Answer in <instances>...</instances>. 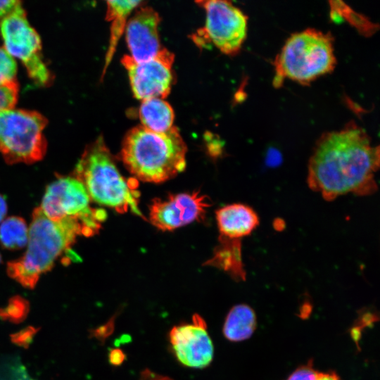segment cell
I'll use <instances>...</instances> for the list:
<instances>
[{
    "mask_svg": "<svg viewBox=\"0 0 380 380\" xmlns=\"http://www.w3.org/2000/svg\"><path fill=\"white\" fill-rule=\"evenodd\" d=\"M379 162V147L364 129L348 124L318 139L308 163V184L329 201L348 194L370 195L377 189Z\"/></svg>",
    "mask_w": 380,
    "mask_h": 380,
    "instance_id": "6da1fadb",
    "label": "cell"
},
{
    "mask_svg": "<svg viewBox=\"0 0 380 380\" xmlns=\"http://www.w3.org/2000/svg\"><path fill=\"white\" fill-rule=\"evenodd\" d=\"M94 232L82 220L53 221L40 207L32 214L27 250L20 258L7 263L8 275L23 287L32 289L40 276L50 271L58 258L70 251L78 236H92Z\"/></svg>",
    "mask_w": 380,
    "mask_h": 380,
    "instance_id": "7a4b0ae2",
    "label": "cell"
},
{
    "mask_svg": "<svg viewBox=\"0 0 380 380\" xmlns=\"http://www.w3.org/2000/svg\"><path fill=\"white\" fill-rule=\"evenodd\" d=\"M186 151V145L177 127L158 133L139 125L125 136L120 158L137 179L160 183L184 170Z\"/></svg>",
    "mask_w": 380,
    "mask_h": 380,
    "instance_id": "3957f363",
    "label": "cell"
},
{
    "mask_svg": "<svg viewBox=\"0 0 380 380\" xmlns=\"http://www.w3.org/2000/svg\"><path fill=\"white\" fill-rule=\"evenodd\" d=\"M71 175L84 185L91 201L143 217L138 206V183L121 175L102 136L86 146Z\"/></svg>",
    "mask_w": 380,
    "mask_h": 380,
    "instance_id": "277c9868",
    "label": "cell"
},
{
    "mask_svg": "<svg viewBox=\"0 0 380 380\" xmlns=\"http://www.w3.org/2000/svg\"><path fill=\"white\" fill-rule=\"evenodd\" d=\"M333 41L329 32L314 28L292 34L274 62V84L279 87L284 78L307 84L331 72L336 63Z\"/></svg>",
    "mask_w": 380,
    "mask_h": 380,
    "instance_id": "5b68a950",
    "label": "cell"
},
{
    "mask_svg": "<svg viewBox=\"0 0 380 380\" xmlns=\"http://www.w3.org/2000/svg\"><path fill=\"white\" fill-rule=\"evenodd\" d=\"M47 125L41 113L24 109L0 112V153L9 165L41 160L47 148L43 134Z\"/></svg>",
    "mask_w": 380,
    "mask_h": 380,
    "instance_id": "8992f818",
    "label": "cell"
},
{
    "mask_svg": "<svg viewBox=\"0 0 380 380\" xmlns=\"http://www.w3.org/2000/svg\"><path fill=\"white\" fill-rule=\"evenodd\" d=\"M205 11V27L195 34L198 44L213 43L227 55L237 53L246 37L248 18L230 1L209 0L197 1Z\"/></svg>",
    "mask_w": 380,
    "mask_h": 380,
    "instance_id": "52a82bcc",
    "label": "cell"
},
{
    "mask_svg": "<svg viewBox=\"0 0 380 380\" xmlns=\"http://www.w3.org/2000/svg\"><path fill=\"white\" fill-rule=\"evenodd\" d=\"M0 27L6 51L21 61L37 84H51L53 77L42 60L40 37L29 24L25 10L7 17Z\"/></svg>",
    "mask_w": 380,
    "mask_h": 380,
    "instance_id": "ba28073f",
    "label": "cell"
},
{
    "mask_svg": "<svg viewBox=\"0 0 380 380\" xmlns=\"http://www.w3.org/2000/svg\"><path fill=\"white\" fill-rule=\"evenodd\" d=\"M84 185L75 177L57 175L46 189L40 208L53 221L77 218L101 223L106 217L103 209L92 208Z\"/></svg>",
    "mask_w": 380,
    "mask_h": 380,
    "instance_id": "9c48e42d",
    "label": "cell"
},
{
    "mask_svg": "<svg viewBox=\"0 0 380 380\" xmlns=\"http://www.w3.org/2000/svg\"><path fill=\"white\" fill-rule=\"evenodd\" d=\"M175 56L163 48L154 58L135 62L129 55L121 63L127 71L134 96L139 100L165 99L170 94L174 80L172 65Z\"/></svg>",
    "mask_w": 380,
    "mask_h": 380,
    "instance_id": "30bf717a",
    "label": "cell"
},
{
    "mask_svg": "<svg viewBox=\"0 0 380 380\" xmlns=\"http://www.w3.org/2000/svg\"><path fill=\"white\" fill-rule=\"evenodd\" d=\"M210 201L199 191L156 198L149 206L151 223L162 231H171L203 218Z\"/></svg>",
    "mask_w": 380,
    "mask_h": 380,
    "instance_id": "8fae6325",
    "label": "cell"
},
{
    "mask_svg": "<svg viewBox=\"0 0 380 380\" xmlns=\"http://www.w3.org/2000/svg\"><path fill=\"white\" fill-rule=\"evenodd\" d=\"M169 338L176 358L184 366L202 369L211 363L214 347L201 316L195 314L191 323L172 327Z\"/></svg>",
    "mask_w": 380,
    "mask_h": 380,
    "instance_id": "7c38bea8",
    "label": "cell"
},
{
    "mask_svg": "<svg viewBox=\"0 0 380 380\" xmlns=\"http://www.w3.org/2000/svg\"><path fill=\"white\" fill-rule=\"evenodd\" d=\"M138 8L128 19L125 32L130 58L142 62L156 56L163 47L158 33L159 14L147 6Z\"/></svg>",
    "mask_w": 380,
    "mask_h": 380,
    "instance_id": "4fadbf2b",
    "label": "cell"
},
{
    "mask_svg": "<svg viewBox=\"0 0 380 380\" xmlns=\"http://www.w3.org/2000/svg\"><path fill=\"white\" fill-rule=\"evenodd\" d=\"M216 220L220 236L232 239H240L251 234L259 224L256 212L242 203H233L218 209Z\"/></svg>",
    "mask_w": 380,
    "mask_h": 380,
    "instance_id": "5bb4252c",
    "label": "cell"
},
{
    "mask_svg": "<svg viewBox=\"0 0 380 380\" xmlns=\"http://www.w3.org/2000/svg\"><path fill=\"white\" fill-rule=\"evenodd\" d=\"M144 2L141 1H108L106 19L111 22L110 42L106 55L105 65L102 77L110 64L116 49L117 44L124 33L129 16Z\"/></svg>",
    "mask_w": 380,
    "mask_h": 380,
    "instance_id": "9a60e30c",
    "label": "cell"
},
{
    "mask_svg": "<svg viewBox=\"0 0 380 380\" xmlns=\"http://www.w3.org/2000/svg\"><path fill=\"white\" fill-rule=\"evenodd\" d=\"M139 117L141 125L154 132H166L174 127V110L163 99L151 98L141 101Z\"/></svg>",
    "mask_w": 380,
    "mask_h": 380,
    "instance_id": "2e32d148",
    "label": "cell"
},
{
    "mask_svg": "<svg viewBox=\"0 0 380 380\" xmlns=\"http://www.w3.org/2000/svg\"><path fill=\"white\" fill-rule=\"evenodd\" d=\"M219 240V245L205 265L220 268L229 273L234 279L243 280L246 274L241 262L240 239L220 236Z\"/></svg>",
    "mask_w": 380,
    "mask_h": 380,
    "instance_id": "e0dca14e",
    "label": "cell"
},
{
    "mask_svg": "<svg viewBox=\"0 0 380 380\" xmlns=\"http://www.w3.org/2000/svg\"><path fill=\"white\" fill-rule=\"evenodd\" d=\"M255 327L256 317L253 309L239 304L229 310L223 325V334L231 341H241L251 337Z\"/></svg>",
    "mask_w": 380,
    "mask_h": 380,
    "instance_id": "ac0fdd59",
    "label": "cell"
},
{
    "mask_svg": "<svg viewBox=\"0 0 380 380\" xmlns=\"http://www.w3.org/2000/svg\"><path fill=\"white\" fill-rule=\"evenodd\" d=\"M28 227L25 220L11 216L0 224V244L8 250H18L27 245Z\"/></svg>",
    "mask_w": 380,
    "mask_h": 380,
    "instance_id": "d6986e66",
    "label": "cell"
},
{
    "mask_svg": "<svg viewBox=\"0 0 380 380\" xmlns=\"http://www.w3.org/2000/svg\"><path fill=\"white\" fill-rule=\"evenodd\" d=\"M29 310V302L20 296H14L5 307L0 308V319L18 324L26 318Z\"/></svg>",
    "mask_w": 380,
    "mask_h": 380,
    "instance_id": "ffe728a7",
    "label": "cell"
},
{
    "mask_svg": "<svg viewBox=\"0 0 380 380\" xmlns=\"http://www.w3.org/2000/svg\"><path fill=\"white\" fill-rule=\"evenodd\" d=\"M285 380H341L334 372H323L314 368L311 362L299 367Z\"/></svg>",
    "mask_w": 380,
    "mask_h": 380,
    "instance_id": "44dd1931",
    "label": "cell"
},
{
    "mask_svg": "<svg viewBox=\"0 0 380 380\" xmlns=\"http://www.w3.org/2000/svg\"><path fill=\"white\" fill-rule=\"evenodd\" d=\"M17 65L13 57L0 46V85L16 80Z\"/></svg>",
    "mask_w": 380,
    "mask_h": 380,
    "instance_id": "7402d4cb",
    "label": "cell"
},
{
    "mask_svg": "<svg viewBox=\"0 0 380 380\" xmlns=\"http://www.w3.org/2000/svg\"><path fill=\"white\" fill-rule=\"evenodd\" d=\"M19 94L17 80L0 85V112L14 108Z\"/></svg>",
    "mask_w": 380,
    "mask_h": 380,
    "instance_id": "603a6c76",
    "label": "cell"
},
{
    "mask_svg": "<svg viewBox=\"0 0 380 380\" xmlns=\"http://www.w3.org/2000/svg\"><path fill=\"white\" fill-rule=\"evenodd\" d=\"M38 329L34 327H27L18 332L11 335V341L19 346L27 348L31 343Z\"/></svg>",
    "mask_w": 380,
    "mask_h": 380,
    "instance_id": "cb8c5ba5",
    "label": "cell"
},
{
    "mask_svg": "<svg viewBox=\"0 0 380 380\" xmlns=\"http://www.w3.org/2000/svg\"><path fill=\"white\" fill-rule=\"evenodd\" d=\"M24 10L21 1L16 0L0 1V24L7 17Z\"/></svg>",
    "mask_w": 380,
    "mask_h": 380,
    "instance_id": "d4e9b609",
    "label": "cell"
},
{
    "mask_svg": "<svg viewBox=\"0 0 380 380\" xmlns=\"http://www.w3.org/2000/svg\"><path fill=\"white\" fill-rule=\"evenodd\" d=\"M139 380H173V379L168 376L158 374L148 369H146L141 373Z\"/></svg>",
    "mask_w": 380,
    "mask_h": 380,
    "instance_id": "484cf974",
    "label": "cell"
},
{
    "mask_svg": "<svg viewBox=\"0 0 380 380\" xmlns=\"http://www.w3.org/2000/svg\"><path fill=\"white\" fill-rule=\"evenodd\" d=\"M7 213V205L5 198L0 194V222L6 216Z\"/></svg>",
    "mask_w": 380,
    "mask_h": 380,
    "instance_id": "4316f807",
    "label": "cell"
},
{
    "mask_svg": "<svg viewBox=\"0 0 380 380\" xmlns=\"http://www.w3.org/2000/svg\"><path fill=\"white\" fill-rule=\"evenodd\" d=\"M1 255H0V262H1Z\"/></svg>",
    "mask_w": 380,
    "mask_h": 380,
    "instance_id": "83f0119b",
    "label": "cell"
}]
</instances>
